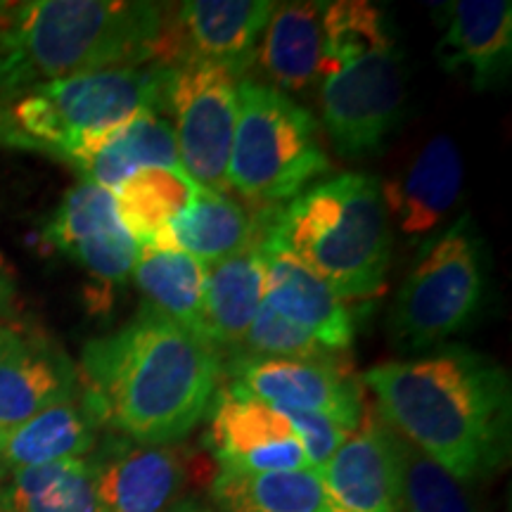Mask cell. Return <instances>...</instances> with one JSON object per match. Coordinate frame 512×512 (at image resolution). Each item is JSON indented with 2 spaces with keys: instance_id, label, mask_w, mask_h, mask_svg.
<instances>
[{
  "instance_id": "obj_11",
  "label": "cell",
  "mask_w": 512,
  "mask_h": 512,
  "mask_svg": "<svg viewBox=\"0 0 512 512\" xmlns=\"http://www.w3.org/2000/svg\"><path fill=\"white\" fill-rule=\"evenodd\" d=\"M207 413V441L221 470L249 475L311 470L290 420L238 382L216 389Z\"/></svg>"
},
{
  "instance_id": "obj_9",
  "label": "cell",
  "mask_w": 512,
  "mask_h": 512,
  "mask_svg": "<svg viewBox=\"0 0 512 512\" xmlns=\"http://www.w3.org/2000/svg\"><path fill=\"white\" fill-rule=\"evenodd\" d=\"M238 79L219 64L183 60L166 69L164 110L174 114L181 169L192 183L228 192V162L238 119Z\"/></svg>"
},
{
  "instance_id": "obj_22",
  "label": "cell",
  "mask_w": 512,
  "mask_h": 512,
  "mask_svg": "<svg viewBox=\"0 0 512 512\" xmlns=\"http://www.w3.org/2000/svg\"><path fill=\"white\" fill-rule=\"evenodd\" d=\"M81 181L114 192L121 183L150 166L181 169L174 126L162 114H140L69 159Z\"/></svg>"
},
{
  "instance_id": "obj_5",
  "label": "cell",
  "mask_w": 512,
  "mask_h": 512,
  "mask_svg": "<svg viewBox=\"0 0 512 512\" xmlns=\"http://www.w3.org/2000/svg\"><path fill=\"white\" fill-rule=\"evenodd\" d=\"M320 121L344 157L382 150L403 117V69L389 19L363 0L325 5Z\"/></svg>"
},
{
  "instance_id": "obj_7",
  "label": "cell",
  "mask_w": 512,
  "mask_h": 512,
  "mask_svg": "<svg viewBox=\"0 0 512 512\" xmlns=\"http://www.w3.org/2000/svg\"><path fill=\"white\" fill-rule=\"evenodd\" d=\"M328 171L316 117L294 98L245 76L238 83L228 190L238 192L249 209H278Z\"/></svg>"
},
{
  "instance_id": "obj_29",
  "label": "cell",
  "mask_w": 512,
  "mask_h": 512,
  "mask_svg": "<svg viewBox=\"0 0 512 512\" xmlns=\"http://www.w3.org/2000/svg\"><path fill=\"white\" fill-rule=\"evenodd\" d=\"M401 512H475L465 484L389 427Z\"/></svg>"
},
{
  "instance_id": "obj_15",
  "label": "cell",
  "mask_w": 512,
  "mask_h": 512,
  "mask_svg": "<svg viewBox=\"0 0 512 512\" xmlns=\"http://www.w3.org/2000/svg\"><path fill=\"white\" fill-rule=\"evenodd\" d=\"M91 458L98 512H171L188 479V465L174 446L112 439Z\"/></svg>"
},
{
  "instance_id": "obj_23",
  "label": "cell",
  "mask_w": 512,
  "mask_h": 512,
  "mask_svg": "<svg viewBox=\"0 0 512 512\" xmlns=\"http://www.w3.org/2000/svg\"><path fill=\"white\" fill-rule=\"evenodd\" d=\"M261 235L252 245L207 266L202 332L216 349H238L264 304Z\"/></svg>"
},
{
  "instance_id": "obj_16",
  "label": "cell",
  "mask_w": 512,
  "mask_h": 512,
  "mask_svg": "<svg viewBox=\"0 0 512 512\" xmlns=\"http://www.w3.org/2000/svg\"><path fill=\"white\" fill-rule=\"evenodd\" d=\"M328 512H401L389 425L366 406L361 425L318 470Z\"/></svg>"
},
{
  "instance_id": "obj_32",
  "label": "cell",
  "mask_w": 512,
  "mask_h": 512,
  "mask_svg": "<svg viewBox=\"0 0 512 512\" xmlns=\"http://www.w3.org/2000/svg\"><path fill=\"white\" fill-rule=\"evenodd\" d=\"M34 86L24 69L22 57L12 48L3 24H0V119L8 112V107L22 95L27 88Z\"/></svg>"
},
{
  "instance_id": "obj_3",
  "label": "cell",
  "mask_w": 512,
  "mask_h": 512,
  "mask_svg": "<svg viewBox=\"0 0 512 512\" xmlns=\"http://www.w3.org/2000/svg\"><path fill=\"white\" fill-rule=\"evenodd\" d=\"M261 235L311 268L349 304L384 292L392 228L375 176L347 171L313 183L283 207L266 209Z\"/></svg>"
},
{
  "instance_id": "obj_8",
  "label": "cell",
  "mask_w": 512,
  "mask_h": 512,
  "mask_svg": "<svg viewBox=\"0 0 512 512\" xmlns=\"http://www.w3.org/2000/svg\"><path fill=\"white\" fill-rule=\"evenodd\" d=\"M484 256L470 214L427 242L392 309L394 342L422 351L446 342L477 316L484 299Z\"/></svg>"
},
{
  "instance_id": "obj_13",
  "label": "cell",
  "mask_w": 512,
  "mask_h": 512,
  "mask_svg": "<svg viewBox=\"0 0 512 512\" xmlns=\"http://www.w3.org/2000/svg\"><path fill=\"white\" fill-rule=\"evenodd\" d=\"M46 240L107 285L131 278L138 245L117 214L110 190L79 181L50 216Z\"/></svg>"
},
{
  "instance_id": "obj_28",
  "label": "cell",
  "mask_w": 512,
  "mask_h": 512,
  "mask_svg": "<svg viewBox=\"0 0 512 512\" xmlns=\"http://www.w3.org/2000/svg\"><path fill=\"white\" fill-rule=\"evenodd\" d=\"M5 503L8 512H98L93 458L15 470Z\"/></svg>"
},
{
  "instance_id": "obj_4",
  "label": "cell",
  "mask_w": 512,
  "mask_h": 512,
  "mask_svg": "<svg viewBox=\"0 0 512 512\" xmlns=\"http://www.w3.org/2000/svg\"><path fill=\"white\" fill-rule=\"evenodd\" d=\"M171 5L147 0H31L0 24L31 83L164 64Z\"/></svg>"
},
{
  "instance_id": "obj_31",
  "label": "cell",
  "mask_w": 512,
  "mask_h": 512,
  "mask_svg": "<svg viewBox=\"0 0 512 512\" xmlns=\"http://www.w3.org/2000/svg\"><path fill=\"white\" fill-rule=\"evenodd\" d=\"M290 420L294 434H297L299 441H302L304 456L309 460L311 470H320L325 467V463L335 456L339 451V446L347 441L351 430H347L344 425H339L337 420L328 418V415L320 413H306V411H280Z\"/></svg>"
},
{
  "instance_id": "obj_10",
  "label": "cell",
  "mask_w": 512,
  "mask_h": 512,
  "mask_svg": "<svg viewBox=\"0 0 512 512\" xmlns=\"http://www.w3.org/2000/svg\"><path fill=\"white\" fill-rule=\"evenodd\" d=\"M230 382L266 401L275 411L320 413L354 432L366 413L363 389L344 356L337 358H245L223 366Z\"/></svg>"
},
{
  "instance_id": "obj_17",
  "label": "cell",
  "mask_w": 512,
  "mask_h": 512,
  "mask_svg": "<svg viewBox=\"0 0 512 512\" xmlns=\"http://www.w3.org/2000/svg\"><path fill=\"white\" fill-rule=\"evenodd\" d=\"M264 304L335 354H347L356 337L354 304L342 299L311 268L261 235Z\"/></svg>"
},
{
  "instance_id": "obj_30",
  "label": "cell",
  "mask_w": 512,
  "mask_h": 512,
  "mask_svg": "<svg viewBox=\"0 0 512 512\" xmlns=\"http://www.w3.org/2000/svg\"><path fill=\"white\" fill-rule=\"evenodd\" d=\"M230 356L245 358H337L344 354L325 349L309 332H304L280 313H275L268 304H261L259 313L249 325L247 335L242 337L238 349Z\"/></svg>"
},
{
  "instance_id": "obj_33",
  "label": "cell",
  "mask_w": 512,
  "mask_h": 512,
  "mask_svg": "<svg viewBox=\"0 0 512 512\" xmlns=\"http://www.w3.org/2000/svg\"><path fill=\"white\" fill-rule=\"evenodd\" d=\"M15 297V283H12L10 268L5 264L3 254H0V311H5Z\"/></svg>"
},
{
  "instance_id": "obj_6",
  "label": "cell",
  "mask_w": 512,
  "mask_h": 512,
  "mask_svg": "<svg viewBox=\"0 0 512 512\" xmlns=\"http://www.w3.org/2000/svg\"><path fill=\"white\" fill-rule=\"evenodd\" d=\"M166 69L155 62L34 83L0 119V140L69 162L140 114L162 112Z\"/></svg>"
},
{
  "instance_id": "obj_12",
  "label": "cell",
  "mask_w": 512,
  "mask_h": 512,
  "mask_svg": "<svg viewBox=\"0 0 512 512\" xmlns=\"http://www.w3.org/2000/svg\"><path fill=\"white\" fill-rule=\"evenodd\" d=\"M273 10V0H190L174 5L164 67L202 60L245 79Z\"/></svg>"
},
{
  "instance_id": "obj_24",
  "label": "cell",
  "mask_w": 512,
  "mask_h": 512,
  "mask_svg": "<svg viewBox=\"0 0 512 512\" xmlns=\"http://www.w3.org/2000/svg\"><path fill=\"white\" fill-rule=\"evenodd\" d=\"M261 228L264 211L249 209L223 192L200 188L166 228L157 249H178L209 266L259 240Z\"/></svg>"
},
{
  "instance_id": "obj_25",
  "label": "cell",
  "mask_w": 512,
  "mask_h": 512,
  "mask_svg": "<svg viewBox=\"0 0 512 512\" xmlns=\"http://www.w3.org/2000/svg\"><path fill=\"white\" fill-rule=\"evenodd\" d=\"M131 278L143 292V304L204 337L202 309L207 264L178 249L140 247Z\"/></svg>"
},
{
  "instance_id": "obj_27",
  "label": "cell",
  "mask_w": 512,
  "mask_h": 512,
  "mask_svg": "<svg viewBox=\"0 0 512 512\" xmlns=\"http://www.w3.org/2000/svg\"><path fill=\"white\" fill-rule=\"evenodd\" d=\"M211 498L219 512H328L316 470L256 475L219 470Z\"/></svg>"
},
{
  "instance_id": "obj_19",
  "label": "cell",
  "mask_w": 512,
  "mask_h": 512,
  "mask_svg": "<svg viewBox=\"0 0 512 512\" xmlns=\"http://www.w3.org/2000/svg\"><path fill=\"white\" fill-rule=\"evenodd\" d=\"M323 0L275 3L264 34L256 43L252 67L259 69L266 86L292 95L306 93L318 83L323 53Z\"/></svg>"
},
{
  "instance_id": "obj_14",
  "label": "cell",
  "mask_w": 512,
  "mask_h": 512,
  "mask_svg": "<svg viewBox=\"0 0 512 512\" xmlns=\"http://www.w3.org/2000/svg\"><path fill=\"white\" fill-rule=\"evenodd\" d=\"M79 392V370L53 339L0 320V432Z\"/></svg>"
},
{
  "instance_id": "obj_2",
  "label": "cell",
  "mask_w": 512,
  "mask_h": 512,
  "mask_svg": "<svg viewBox=\"0 0 512 512\" xmlns=\"http://www.w3.org/2000/svg\"><path fill=\"white\" fill-rule=\"evenodd\" d=\"M223 375L221 351L143 304L83 349L81 392L100 425L143 446H171L209 411Z\"/></svg>"
},
{
  "instance_id": "obj_21",
  "label": "cell",
  "mask_w": 512,
  "mask_h": 512,
  "mask_svg": "<svg viewBox=\"0 0 512 512\" xmlns=\"http://www.w3.org/2000/svg\"><path fill=\"white\" fill-rule=\"evenodd\" d=\"M98 427L91 403L79 392L0 432V465L15 472L86 458L98 444Z\"/></svg>"
},
{
  "instance_id": "obj_20",
  "label": "cell",
  "mask_w": 512,
  "mask_h": 512,
  "mask_svg": "<svg viewBox=\"0 0 512 512\" xmlns=\"http://www.w3.org/2000/svg\"><path fill=\"white\" fill-rule=\"evenodd\" d=\"M463 185V159L456 143L437 136L420 150L413 164L394 181L382 185L387 214L408 238H422L451 211Z\"/></svg>"
},
{
  "instance_id": "obj_18",
  "label": "cell",
  "mask_w": 512,
  "mask_h": 512,
  "mask_svg": "<svg viewBox=\"0 0 512 512\" xmlns=\"http://www.w3.org/2000/svg\"><path fill=\"white\" fill-rule=\"evenodd\" d=\"M437 57L446 72L467 69L475 91L508 79L512 57V5L508 0H456L444 8Z\"/></svg>"
},
{
  "instance_id": "obj_1",
  "label": "cell",
  "mask_w": 512,
  "mask_h": 512,
  "mask_svg": "<svg viewBox=\"0 0 512 512\" xmlns=\"http://www.w3.org/2000/svg\"><path fill=\"white\" fill-rule=\"evenodd\" d=\"M363 382L380 418L460 484L494 477L508 463V370L451 344L434 354L373 366Z\"/></svg>"
},
{
  "instance_id": "obj_26",
  "label": "cell",
  "mask_w": 512,
  "mask_h": 512,
  "mask_svg": "<svg viewBox=\"0 0 512 512\" xmlns=\"http://www.w3.org/2000/svg\"><path fill=\"white\" fill-rule=\"evenodd\" d=\"M197 190L200 185L192 183L183 169L150 166L121 183L112 195L121 223L140 249L162 242L166 228L188 207Z\"/></svg>"
},
{
  "instance_id": "obj_34",
  "label": "cell",
  "mask_w": 512,
  "mask_h": 512,
  "mask_svg": "<svg viewBox=\"0 0 512 512\" xmlns=\"http://www.w3.org/2000/svg\"><path fill=\"white\" fill-rule=\"evenodd\" d=\"M171 512H211V510L202 508V505H197V503H178Z\"/></svg>"
}]
</instances>
